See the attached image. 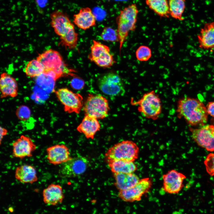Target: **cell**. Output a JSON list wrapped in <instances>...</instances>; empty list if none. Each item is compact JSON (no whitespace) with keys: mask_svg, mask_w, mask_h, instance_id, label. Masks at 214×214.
<instances>
[{"mask_svg":"<svg viewBox=\"0 0 214 214\" xmlns=\"http://www.w3.org/2000/svg\"><path fill=\"white\" fill-rule=\"evenodd\" d=\"M15 179L23 183H33L38 178L35 169L32 166L23 165L17 167L15 172Z\"/></svg>","mask_w":214,"mask_h":214,"instance_id":"cell-23","label":"cell"},{"mask_svg":"<svg viewBox=\"0 0 214 214\" xmlns=\"http://www.w3.org/2000/svg\"><path fill=\"white\" fill-rule=\"evenodd\" d=\"M0 144H1V141L2 140V139L4 137L7 135V130L5 129V128L2 127L1 126L0 127Z\"/></svg>","mask_w":214,"mask_h":214,"instance_id":"cell-35","label":"cell"},{"mask_svg":"<svg viewBox=\"0 0 214 214\" xmlns=\"http://www.w3.org/2000/svg\"><path fill=\"white\" fill-rule=\"evenodd\" d=\"M51 24L57 35L60 37V43L70 49L75 48L78 41V34L67 15L60 10L50 14Z\"/></svg>","mask_w":214,"mask_h":214,"instance_id":"cell-2","label":"cell"},{"mask_svg":"<svg viewBox=\"0 0 214 214\" xmlns=\"http://www.w3.org/2000/svg\"><path fill=\"white\" fill-rule=\"evenodd\" d=\"M102 39L105 41L109 42L119 41L117 30L109 27L103 28L101 34Z\"/></svg>","mask_w":214,"mask_h":214,"instance_id":"cell-28","label":"cell"},{"mask_svg":"<svg viewBox=\"0 0 214 214\" xmlns=\"http://www.w3.org/2000/svg\"><path fill=\"white\" fill-rule=\"evenodd\" d=\"M212 121L213 123V125H214V118H213V119H212Z\"/></svg>","mask_w":214,"mask_h":214,"instance_id":"cell-36","label":"cell"},{"mask_svg":"<svg viewBox=\"0 0 214 214\" xmlns=\"http://www.w3.org/2000/svg\"><path fill=\"white\" fill-rule=\"evenodd\" d=\"M98 87L104 94L113 97L122 96L125 90L124 83L118 75L108 72L100 77L98 80Z\"/></svg>","mask_w":214,"mask_h":214,"instance_id":"cell-8","label":"cell"},{"mask_svg":"<svg viewBox=\"0 0 214 214\" xmlns=\"http://www.w3.org/2000/svg\"><path fill=\"white\" fill-rule=\"evenodd\" d=\"M136 56L137 60L139 61H147L151 57V50L149 47L147 46L141 45L136 50Z\"/></svg>","mask_w":214,"mask_h":214,"instance_id":"cell-29","label":"cell"},{"mask_svg":"<svg viewBox=\"0 0 214 214\" xmlns=\"http://www.w3.org/2000/svg\"><path fill=\"white\" fill-rule=\"evenodd\" d=\"M16 115L19 119L26 120L30 117L31 111L28 107L25 106H21L16 110Z\"/></svg>","mask_w":214,"mask_h":214,"instance_id":"cell-31","label":"cell"},{"mask_svg":"<svg viewBox=\"0 0 214 214\" xmlns=\"http://www.w3.org/2000/svg\"><path fill=\"white\" fill-rule=\"evenodd\" d=\"M113 174L115 180L114 184L119 191L132 188L137 184L140 180L138 177L133 173Z\"/></svg>","mask_w":214,"mask_h":214,"instance_id":"cell-22","label":"cell"},{"mask_svg":"<svg viewBox=\"0 0 214 214\" xmlns=\"http://www.w3.org/2000/svg\"><path fill=\"white\" fill-rule=\"evenodd\" d=\"M88 59L98 66L103 68H110L115 63L113 56L107 45L99 41L93 40Z\"/></svg>","mask_w":214,"mask_h":214,"instance_id":"cell-9","label":"cell"},{"mask_svg":"<svg viewBox=\"0 0 214 214\" xmlns=\"http://www.w3.org/2000/svg\"><path fill=\"white\" fill-rule=\"evenodd\" d=\"M148 7L158 16L169 18V0H145Z\"/></svg>","mask_w":214,"mask_h":214,"instance_id":"cell-25","label":"cell"},{"mask_svg":"<svg viewBox=\"0 0 214 214\" xmlns=\"http://www.w3.org/2000/svg\"><path fill=\"white\" fill-rule=\"evenodd\" d=\"M192 138L197 145L210 152L214 151V125H207L200 128L189 127Z\"/></svg>","mask_w":214,"mask_h":214,"instance_id":"cell-11","label":"cell"},{"mask_svg":"<svg viewBox=\"0 0 214 214\" xmlns=\"http://www.w3.org/2000/svg\"><path fill=\"white\" fill-rule=\"evenodd\" d=\"M89 161L85 157L78 156L72 158L63 163L60 173L64 177H73L83 174L87 169Z\"/></svg>","mask_w":214,"mask_h":214,"instance_id":"cell-13","label":"cell"},{"mask_svg":"<svg viewBox=\"0 0 214 214\" xmlns=\"http://www.w3.org/2000/svg\"><path fill=\"white\" fill-rule=\"evenodd\" d=\"M73 17L74 23L83 30H86L96 25V17L89 7L81 8Z\"/></svg>","mask_w":214,"mask_h":214,"instance_id":"cell-18","label":"cell"},{"mask_svg":"<svg viewBox=\"0 0 214 214\" xmlns=\"http://www.w3.org/2000/svg\"><path fill=\"white\" fill-rule=\"evenodd\" d=\"M114 0L116 1H120V0L122 1V0Z\"/></svg>","mask_w":214,"mask_h":214,"instance_id":"cell-37","label":"cell"},{"mask_svg":"<svg viewBox=\"0 0 214 214\" xmlns=\"http://www.w3.org/2000/svg\"><path fill=\"white\" fill-rule=\"evenodd\" d=\"M43 201L48 205L54 206L62 203L64 199L62 187L58 184H51L43 192Z\"/></svg>","mask_w":214,"mask_h":214,"instance_id":"cell-20","label":"cell"},{"mask_svg":"<svg viewBox=\"0 0 214 214\" xmlns=\"http://www.w3.org/2000/svg\"><path fill=\"white\" fill-rule=\"evenodd\" d=\"M12 154L15 157L21 159L32 156L37 147L29 137L21 135L12 144Z\"/></svg>","mask_w":214,"mask_h":214,"instance_id":"cell-15","label":"cell"},{"mask_svg":"<svg viewBox=\"0 0 214 214\" xmlns=\"http://www.w3.org/2000/svg\"><path fill=\"white\" fill-rule=\"evenodd\" d=\"M176 111L178 118H183L191 126L202 127L207 122L206 106L197 98L188 97L180 98L177 102Z\"/></svg>","mask_w":214,"mask_h":214,"instance_id":"cell-1","label":"cell"},{"mask_svg":"<svg viewBox=\"0 0 214 214\" xmlns=\"http://www.w3.org/2000/svg\"><path fill=\"white\" fill-rule=\"evenodd\" d=\"M48 0H35V3L39 12L44 8L48 3Z\"/></svg>","mask_w":214,"mask_h":214,"instance_id":"cell-33","label":"cell"},{"mask_svg":"<svg viewBox=\"0 0 214 214\" xmlns=\"http://www.w3.org/2000/svg\"><path fill=\"white\" fill-rule=\"evenodd\" d=\"M206 169L210 176H214V153H210L207 156L204 161Z\"/></svg>","mask_w":214,"mask_h":214,"instance_id":"cell-30","label":"cell"},{"mask_svg":"<svg viewBox=\"0 0 214 214\" xmlns=\"http://www.w3.org/2000/svg\"><path fill=\"white\" fill-rule=\"evenodd\" d=\"M107 161L113 174L133 173L137 169L133 162L122 160H110Z\"/></svg>","mask_w":214,"mask_h":214,"instance_id":"cell-24","label":"cell"},{"mask_svg":"<svg viewBox=\"0 0 214 214\" xmlns=\"http://www.w3.org/2000/svg\"><path fill=\"white\" fill-rule=\"evenodd\" d=\"M0 89L1 98L15 97L18 94V85L16 80L10 74L3 73L1 75Z\"/></svg>","mask_w":214,"mask_h":214,"instance_id":"cell-21","label":"cell"},{"mask_svg":"<svg viewBox=\"0 0 214 214\" xmlns=\"http://www.w3.org/2000/svg\"><path fill=\"white\" fill-rule=\"evenodd\" d=\"M84 82L81 78L75 77L73 78L70 82L71 87L74 89L79 90L82 89L84 86Z\"/></svg>","mask_w":214,"mask_h":214,"instance_id":"cell-32","label":"cell"},{"mask_svg":"<svg viewBox=\"0 0 214 214\" xmlns=\"http://www.w3.org/2000/svg\"><path fill=\"white\" fill-rule=\"evenodd\" d=\"M57 98L63 106L65 111L79 114L83 106V98L67 88L59 89L55 92Z\"/></svg>","mask_w":214,"mask_h":214,"instance_id":"cell-10","label":"cell"},{"mask_svg":"<svg viewBox=\"0 0 214 214\" xmlns=\"http://www.w3.org/2000/svg\"><path fill=\"white\" fill-rule=\"evenodd\" d=\"M24 72L27 76L33 78L38 77L43 74L44 70L41 63L36 59L30 61L27 64Z\"/></svg>","mask_w":214,"mask_h":214,"instance_id":"cell-27","label":"cell"},{"mask_svg":"<svg viewBox=\"0 0 214 214\" xmlns=\"http://www.w3.org/2000/svg\"><path fill=\"white\" fill-rule=\"evenodd\" d=\"M47 158L48 162L54 165L63 164L70 160L69 148L64 144H57L46 149Z\"/></svg>","mask_w":214,"mask_h":214,"instance_id":"cell-16","label":"cell"},{"mask_svg":"<svg viewBox=\"0 0 214 214\" xmlns=\"http://www.w3.org/2000/svg\"><path fill=\"white\" fill-rule=\"evenodd\" d=\"M152 185V180L150 178L142 179L132 188L126 190L119 191L118 197L126 202L139 201L143 196L150 191Z\"/></svg>","mask_w":214,"mask_h":214,"instance_id":"cell-12","label":"cell"},{"mask_svg":"<svg viewBox=\"0 0 214 214\" xmlns=\"http://www.w3.org/2000/svg\"><path fill=\"white\" fill-rule=\"evenodd\" d=\"M36 59L43 67V74L50 76L54 81L62 77L75 75V71L67 66L61 55L56 50H46L39 54Z\"/></svg>","mask_w":214,"mask_h":214,"instance_id":"cell-3","label":"cell"},{"mask_svg":"<svg viewBox=\"0 0 214 214\" xmlns=\"http://www.w3.org/2000/svg\"><path fill=\"white\" fill-rule=\"evenodd\" d=\"M197 38L199 47L202 49H214V22L206 23Z\"/></svg>","mask_w":214,"mask_h":214,"instance_id":"cell-17","label":"cell"},{"mask_svg":"<svg viewBox=\"0 0 214 214\" xmlns=\"http://www.w3.org/2000/svg\"><path fill=\"white\" fill-rule=\"evenodd\" d=\"M100 127L98 119L85 115L81 123L77 127L76 130L83 134L86 139H93L96 133L100 130Z\"/></svg>","mask_w":214,"mask_h":214,"instance_id":"cell-19","label":"cell"},{"mask_svg":"<svg viewBox=\"0 0 214 214\" xmlns=\"http://www.w3.org/2000/svg\"><path fill=\"white\" fill-rule=\"evenodd\" d=\"M131 100V104L137 106L138 111L147 118L156 120L162 112L161 99L154 90L145 93L138 100Z\"/></svg>","mask_w":214,"mask_h":214,"instance_id":"cell-5","label":"cell"},{"mask_svg":"<svg viewBox=\"0 0 214 214\" xmlns=\"http://www.w3.org/2000/svg\"><path fill=\"white\" fill-rule=\"evenodd\" d=\"M139 148L134 141H122L110 147L105 154L107 160H122L134 162L139 156Z\"/></svg>","mask_w":214,"mask_h":214,"instance_id":"cell-6","label":"cell"},{"mask_svg":"<svg viewBox=\"0 0 214 214\" xmlns=\"http://www.w3.org/2000/svg\"><path fill=\"white\" fill-rule=\"evenodd\" d=\"M206 108L208 114L214 118V101L208 102Z\"/></svg>","mask_w":214,"mask_h":214,"instance_id":"cell-34","label":"cell"},{"mask_svg":"<svg viewBox=\"0 0 214 214\" xmlns=\"http://www.w3.org/2000/svg\"><path fill=\"white\" fill-rule=\"evenodd\" d=\"M138 13L136 4L133 3L121 10L116 18L120 53L129 33L136 28Z\"/></svg>","mask_w":214,"mask_h":214,"instance_id":"cell-4","label":"cell"},{"mask_svg":"<svg viewBox=\"0 0 214 214\" xmlns=\"http://www.w3.org/2000/svg\"><path fill=\"white\" fill-rule=\"evenodd\" d=\"M170 15L180 21L184 20L183 17L186 8V0H169Z\"/></svg>","mask_w":214,"mask_h":214,"instance_id":"cell-26","label":"cell"},{"mask_svg":"<svg viewBox=\"0 0 214 214\" xmlns=\"http://www.w3.org/2000/svg\"><path fill=\"white\" fill-rule=\"evenodd\" d=\"M186 178L184 174L175 170L168 171L163 176L164 191L170 194L178 193L183 187V181Z\"/></svg>","mask_w":214,"mask_h":214,"instance_id":"cell-14","label":"cell"},{"mask_svg":"<svg viewBox=\"0 0 214 214\" xmlns=\"http://www.w3.org/2000/svg\"><path fill=\"white\" fill-rule=\"evenodd\" d=\"M85 115L103 119L108 115L110 110L107 99L100 95H89L83 106Z\"/></svg>","mask_w":214,"mask_h":214,"instance_id":"cell-7","label":"cell"}]
</instances>
